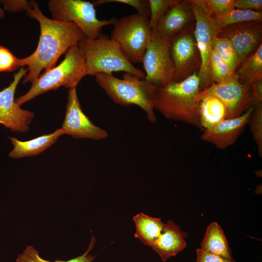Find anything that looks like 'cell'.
<instances>
[{
	"instance_id": "cell-34",
	"label": "cell",
	"mask_w": 262,
	"mask_h": 262,
	"mask_svg": "<svg viewBox=\"0 0 262 262\" xmlns=\"http://www.w3.org/2000/svg\"><path fill=\"white\" fill-rule=\"evenodd\" d=\"M235 9L261 11L262 9V0H235Z\"/></svg>"
},
{
	"instance_id": "cell-2",
	"label": "cell",
	"mask_w": 262,
	"mask_h": 262,
	"mask_svg": "<svg viewBox=\"0 0 262 262\" xmlns=\"http://www.w3.org/2000/svg\"><path fill=\"white\" fill-rule=\"evenodd\" d=\"M200 90V79L195 72L186 79L172 81L156 87L153 108L165 118L180 121L202 130L200 124L199 103L196 96Z\"/></svg>"
},
{
	"instance_id": "cell-32",
	"label": "cell",
	"mask_w": 262,
	"mask_h": 262,
	"mask_svg": "<svg viewBox=\"0 0 262 262\" xmlns=\"http://www.w3.org/2000/svg\"><path fill=\"white\" fill-rule=\"evenodd\" d=\"M0 4L5 11L13 13L26 12L33 6L32 0H0Z\"/></svg>"
},
{
	"instance_id": "cell-13",
	"label": "cell",
	"mask_w": 262,
	"mask_h": 262,
	"mask_svg": "<svg viewBox=\"0 0 262 262\" xmlns=\"http://www.w3.org/2000/svg\"><path fill=\"white\" fill-rule=\"evenodd\" d=\"M77 87L69 89L64 120L61 128L64 134L75 139H105L108 133L96 126L82 111L76 90Z\"/></svg>"
},
{
	"instance_id": "cell-23",
	"label": "cell",
	"mask_w": 262,
	"mask_h": 262,
	"mask_svg": "<svg viewBox=\"0 0 262 262\" xmlns=\"http://www.w3.org/2000/svg\"><path fill=\"white\" fill-rule=\"evenodd\" d=\"M212 16L218 33L221 30L231 25L248 21H262V12L234 9L223 16Z\"/></svg>"
},
{
	"instance_id": "cell-26",
	"label": "cell",
	"mask_w": 262,
	"mask_h": 262,
	"mask_svg": "<svg viewBox=\"0 0 262 262\" xmlns=\"http://www.w3.org/2000/svg\"><path fill=\"white\" fill-rule=\"evenodd\" d=\"M209 67L212 82L215 83L225 81L235 73L231 71L227 63L213 49L210 57Z\"/></svg>"
},
{
	"instance_id": "cell-22",
	"label": "cell",
	"mask_w": 262,
	"mask_h": 262,
	"mask_svg": "<svg viewBox=\"0 0 262 262\" xmlns=\"http://www.w3.org/2000/svg\"><path fill=\"white\" fill-rule=\"evenodd\" d=\"M241 83L250 85L262 80V44L243 62L236 73Z\"/></svg>"
},
{
	"instance_id": "cell-36",
	"label": "cell",
	"mask_w": 262,
	"mask_h": 262,
	"mask_svg": "<svg viewBox=\"0 0 262 262\" xmlns=\"http://www.w3.org/2000/svg\"><path fill=\"white\" fill-rule=\"evenodd\" d=\"M5 14V11L0 6V19L4 18Z\"/></svg>"
},
{
	"instance_id": "cell-1",
	"label": "cell",
	"mask_w": 262,
	"mask_h": 262,
	"mask_svg": "<svg viewBox=\"0 0 262 262\" xmlns=\"http://www.w3.org/2000/svg\"><path fill=\"white\" fill-rule=\"evenodd\" d=\"M33 6L26 13L31 18L38 21L40 35L35 50L28 56L20 59L21 67L27 66L28 72L23 83H32L41 75L55 66L60 56L72 46L78 45L84 35L74 24L52 19L43 14L38 3L32 0Z\"/></svg>"
},
{
	"instance_id": "cell-3",
	"label": "cell",
	"mask_w": 262,
	"mask_h": 262,
	"mask_svg": "<svg viewBox=\"0 0 262 262\" xmlns=\"http://www.w3.org/2000/svg\"><path fill=\"white\" fill-rule=\"evenodd\" d=\"M95 76V82L115 104L124 107L135 105L145 112L150 122L156 121L153 100L157 87L128 73L123 74L122 79L113 74Z\"/></svg>"
},
{
	"instance_id": "cell-11",
	"label": "cell",
	"mask_w": 262,
	"mask_h": 262,
	"mask_svg": "<svg viewBox=\"0 0 262 262\" xmlns=\"http://www.w3.org/2000/svg\"><path fill=\"white\" fill-rule=\"evenodd\" d=\"M28 71L27 68H19L9 85L0 91V124L13 132L28 131L34 115L32 112L21 108L15 99L17 86Z\"/></svg>"
},
{
	"instance_id": "cell-8",
	"label": "cell",
	"mask_w": 262,
	"mask_h": 262,
	"mask_svg": "<svg viewBox=\"0 0 262 262\" xmlns=\"http://www.w3.org/2000/svg\"><path fill=\"white\" fill-rule=\"evenodd\" d=\"M150 30L142 62L145 80L156 87H164L173 81L174 75L170 53L171 39L162 37L156 28Z\"/></svg>"
},
{
	"instance_id": "cell-18",
	"label": "cell",
	"mask_w": 262,
	"mask_h": 262,
	"mask_svg": "<svg viewBox=\"0 0 262 262\" xmlns=\"http://www.w3.org/2000/svg\"><path fill=\"white\" fill-rule=\"evenodd\" d=\"M64 133L61 128L49 134H43L33 139L22 141L15 137L9 138L13 148L9 157L19 159L24 157L35 156L46 150L54 144Z\"/></svg>"
},
{
	"instance_id": "cell-9",
	"label": "cell",
	"mask_w": 262,
	"mask_h": 262,
	"mask_svg": "<svg viewBox=\"0 0 262 262\" xmlns=\"http://www.w3.org/2000/svg\"><path fill=\"white\" fill-rule=\"evenodd\" d=\"M195 18L194 37L200 54L201 64L197 71L200 90L212 83L209 60L215 38L217 35L212 16L206 9L203 0H190Z\"/></svg>"
},
{
	"instance_id": "cell-6",
	"label": "cell",
	"mask_w": 262,
	"mask_h": 262,
	"mask_svg": "<svg viewBox=\"0 0 262 262\" xmlns=\"http://www.w3.org/2000/svg\"><path fill=\"white\" fill-rule=\"evenodd\" d=\"M51 18L76 25L86 39H94L101 34L102 28L113 25L115 18L99 20L92 2L82 0H50L48 3Z\"/></svg>"
},
{
	"instance_id": "cell-33",
	"label": "cell",
	"mask_w": 262,
	"mask_h": 262,
	"mask_svg": "<svg viewBox=\"0 0 262 262\" xmlns=\"http://www.w3.org/2000/svg\"><path fill=\"white\" fill-rule=\"evenodd\" d=\"M196 262H235V261L233 258H225L208 252L200 248L196 249Z\"/></svg>"
},
{
	"instance_id": "cell-27",
	"label": "cell",
	"mask_w": 262,
	"mask_h": 262,
	"mask_svg": "<svg viewBox=\"0 0 262 262\" xmlns=\"http://www.w3.org/2000/svg\"><path fill=\"white\" fill-rule=\"evenodd\" d=\"M253 139L257 146L258 153L262 157V103L254 106L248 123Z\"/></svg>"
},
{
	"instance_id": "cell-25",
	"label": "cell",
	"mask_w": 262,
	"mask_h": 262,
	"mask_svg": "<svg viewBox=\"0 0 262 262\" xmlns=\"http://www.w3.org/2000/svg\"><path fill=\"white\" fill-rule=\"evenodd\" d=\"M213 49L227 63L231 71L235 73L241 62L231 42L225 37L216 36Z\"/></svg>"
},
{
	"instance_id": "cell-30",
	"label": "cell",
	"mask_w": 262,
	"mask_h": 262,
	"mask_svg": "<svg viewBox=\"0 0 262 262\" xmlns=\"http://www.w3.org/2000/svg\"><path fill=\"white\" fill-rule=\"evenodd\" d=\"M21 68L20 59L6 47L0 45V72H12Z\"/></svg>"
},
{
	"instance_id": "cell-20",
	"label": "cell",
	"mask_w": 262,
	"mask_h": 262,
	"mask_svg": "<svg viewBox=\"0 0 262 262\" xmlns=\"http://www.w3.org/2000/svg\"><path fill=\"white\" fill-rule=\"evenodd\" d=\"M200 248L225 258H232L224 232L216 222L211 223L207 227Z\"/></svg>"
},
{
	"instance_id": "cell-31",
	"label": "cell",
	"mask_w": 262,
	"mask_h": 262,
	"mask_svg": "<svg viewBox=\"0 0 262 262\" xmlns=\"http://www.w3.org/2000/svg\"><path fill=\"white\" fill-rule=\"evenodd\" d=\"M94 6L110 2H118L130 5L140 15L149 17V8L147 0H95L92 1Z\"/></svg>"
},
{
	"instance_id": "cell-35",
	"label": "cell",
	"mask_w": 262,
	"mask_h": 262,
	"mask_svg": "<svg viewBox=\"0 0 262 262\" xmlns=\"http://www.w3.org/2000/svg\"><path fill=\"white\" fill-rule=\"evenodd\" d=\"M252 106L262 103V80H258L251 84Z\"/></svg>"
},
{
	"instance_id": "cell-19",
	"label": "cell",
	"mask_w": 262,
	"mask_h": 262,
	"mask_svg": "<svg viewBox=\"0 0 262 262\" xmlns=\"http://www.w3.org/2000/svg\"><path fill=\"white\" fill-rule=\"evenodd\" d=\"M200 124L202 131L211 129L226 119L224 104L214 96H207L199 102Z\"/></svg>"
},
{
	"instance_id": "cell-28",
	"label": "cell",
	"mask_w": 262,
	"mask_h": 262,
	"mask_svg": "<svg viewBox=\"0 0 262 262\" xmlns=\"http://www.w3.org/2000/svg\"><path fill=\"white\" fill-rule=\"evenodd\" d=\"M178 0H148L149 8L148 26L150 30L154 29L157 24L165 12Z\"/></svg>"
},
{
	"instance_id": "cell-16",
	"label": "cell",
	"mask_w": 262,
	"mask_h": 262,
	"mask_svg": "<svg viewBox=\"0 0 262 262\" xmlns=\"http://www.w3.org/2000/svg\"><path fill=\"white\" fill-rule=\"evenodd\" d=\"M193 20L190 0H177L160 18L156 29L164 38L172 39L190 27Z\"/></svg>"
},
{
	"instance_id": "cell-12",
	"label": "cell",
	"mask_w": 262,
	"mask_h": 262,
	"mask_svg": "<svg viewBox=\"0 0 262 262\" xmlns=\"http://www.w3.org/2000/svg\"><path fill=\"white\" fill-rule=\"evenodd\" d=\"M170 53L174 69L173 81H182L198 71L201 60L192 28L171 39Z\"/></svg>"
},
{
	"instance_id": "cell-10",
	"label": "cell",
	"mask_w": 262,
	"mask_h": 262,
	"mask_svg": "<svg viewBox=\"0 0 262 262\" xmlns=\"http://www.w3.org/2000/svg\"><path fill=\"white\" fill-rule=\"evenodd\" d=\"M207 96H214L224 104L226 119L238 117L252 106L251 85L241 83L236 73L225 81L213 82L209 87L200 90L196 96V101L199 103Z\"/></svg>"
},
{
	"instance_id": "cell-21",
	"label": "cell",
	"mask_w": 262,
	"mask_h": 262,
	"mask_svg": "<svg viewBox=\"0 0 262 262\" xmlns=\"http://www.w3.org/2000/svg\"><path fill=\"white\" fill-rule=\"evenodd\" d=\"M135 225L134 236L145 246H150L160 234L164 224L161 218L139 213L133 218Z\"/></svg>"
},
{
	"instance_id": "cell-15",
	"label": "cell",
	"mask_w": 262,
	"mask_h": 262,
	"mask_svg": "<svg viewBox=\"0 0 262 262\" xmlns=\"http://www.w3.org/2000/svg\"><path fill=\"white\" fill-rule=\"evenodd\" d=\"M254 109L251 106L241 115L226 119L215 127L203 131L201 139L214 145L220 149H224L233 145L240 136Z\"/></svg>"
},
{
	"instance_id": "cell-5",
	"label": "cell",
	"mask_w": 262,
	"mask_h": 262,
	"mask_svg": "<svg viewBox=\"0 0 262 262\" xmlns=\"http://www.w3.org/2000/svg\"><path fill=\"white\" fill-rule=\"evenodd\" d=\"M85 76L83 53L78 45L73 46L67 50L64 59L58 66L41 74L25 94L15 99L16 102L21 106L41 94L61 86L69 89L77 87Z\"/></svg>"
},
{
	"instance_id": "cell-17",
	"label": "cell",
	"mask_w": 262,
	"mask_h": 262,
	"mask_svg": "<svg viewBox=\"0 0 262 262\" xmlns=\"http://www.w3.org/2000/svg\"><path fill=\"white\" fill-rule=\"evenodd\" d=\"M187 233L182 231L180 227L172 220L164 223L157 238L151 247L163 261L176 256L187 246L185 238Z\"/></svg>"
},
{
	"instance_id": "cell-4",
	"label": "cell",
	"mask_w": 262,
	"mask_h": 262,
	"mask_svg": "<svg viewBox=\"0 0 262 262\" xmlns=\"http://www.w3.org/2000/svg\"><path fill=\"white\" fill-rule=\"evenodd\" d=\"M78 46L84 56L87 75L121 71L145 79V73L133 65L118 44L110 38L103 34L94 39L84 37Z\"/></svg>"
},
{
	"instance_id": "cell-29",
	"label": "cell",
	"mask_w": 262,
	"mask_h": 262,
	"mask_svg": "<svg viewBox=\"0 0 262 262\" xmlns=\"http://www.w3.org/2000/svg\"><path fill=\"white\" fill-rule=\"evenodd\" d=\"M235 0H203L208 12L213 16H223L235 9Z\"/></svg>"
},
{
	"instance_id": "cell-14",
	"label": "cell",
	"mask_w": 262,
	"mask_h": 262,
	"mask_svg": "<svg viewBox=\"0 0 262 262\" xmlns=\"http://www.w3.org/2000/svg\"><path fill=\"white\" fill-rule=\"evenodd\" d=\"M217 36L227 38L242 63L262 44V21H248L233 24L221 30Z\"/></svg>"
},
{
	"instance_id": "cell-7",
	"label": "cell",
	"mask_w": 262,
	"mask_h": 262,
	"mask_svg": "<svg viewBox=\"0 0 262 262\" xmlns=\"http://www.w3.org/2000/svg\"><path fill=\"white\" fill-rule=\"evenodd\" d=\"M148 20L136 13L116 19L113 24L110 38L118 44L132 64L142 63L150 37Z\"/></svg>"
},
{
	"instance_id": "cell-24",
	"label": "cell",
	"mask_w": 262,
	"mask_h": 262,
	"mask_svg": "<svg viewBox=\"0 0 262 262\" xmlns=\"http://www.w3.org/2000/svg\"><path fill=\"white\" fill-rule=\"evenodd\" d=\"M96 239L94 236L92 237L90 244L87 250L80 256L67 261L55 260L53 262H92L96 258V256L89 254V252L93 249L95 246ZM17 262H52L42 258L39 253L33 246H28L23 252L19 254Z\"/></svg>"
}]
</instances>
